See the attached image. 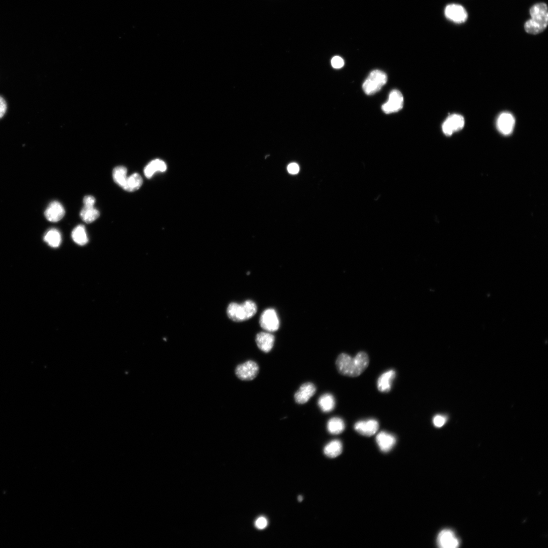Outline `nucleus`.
<instances>
[{"instance_id": "nucleus-1", "label": "nucleus", "mask_w": 548, "mask_h": 548, "mask_svg": "<svg viewBox=\"0 0 548 548\" xmlns=\"http://www.w3.org/2000/svg\"><path fill=\"white\" fill-rule=\"evenodd\" d=\"M369 362L367 355L364 352L358 353L354 358L348 354H342L338 357L336 365L342 375L357 377L368 367Z\"/></svg>"}, {"instance_id": "nucleus-2", "label": "nucleus", "mask_w": 548, "mask_h": 548, "mask_svg": "<svg viewBox=\"0 0 548 548\" xmlns=\"http://www.w3.org/2000/svg\"><path fill=\"white\" fill-rule=\"evenodd\" d=\"M531 19L525 24L526 32L537 35L544 32L548 24V8L544 3H539L533 6L530 11Z\"/></svg>"}, {"instance_id": "nucleus-3", "label": "nucleus", "mask_w": 548, "mask_h": 548, "mask_svg": "<svg viewBox=\"0 0 548 548\" xmlns=\"http://www.w3.org/2000/svg\"><path fill=\"white\" fill-rule=\"evenodd\" d=\"M257 310L256 304L252 301L248 300L241 304L236 303L230 304L227 307V314L230 320L236 322H241L252 318Z\"/></svg>"}, {"instance_id": "nucleus-4", "label": "nucleus", "mask_w": 548, "mask_h": 548, "mask_svg": "<svg viewBox=\"0 0 548 548\" xmlns=\"http://www.w3.org/2000/svg\"><path fill=\"white\" fill-rule=\"evenodd\" d=\"M386 74L379 70L372 71L363 85L365 94L372 95L378 92L387 81Z\"/></svg>"}, {"instance_id": "nucleus-5", "label": "nucleus", "mask_w": 548, "mask_h": 548, "mask_svg": "<svg viewBox=\"0 0 548 548\" xmlns=\"http://www.w3.org/2000/svg\"><path fill=\"white\" fill-rule=\"evenodd\" d=\"M259 368L256 363L248 361L238 365L236 368L237 377L243 381H251L257 376Z\"/></svg>"}, {"instance_id": "nucleus-6", "label": "nucleus", "mask_w": 548, "mask_h": 548, "mask_svg": "<svg viewBox=\"0 0 548 548\" xmlns=\"http://www.w3.org/2000/svg\"><path fill=\"white\" fill-rule=\"evenodd\" d=\"M259 323L263 329L270 333L277 331L280 327L278 315L273 309L265 310L261 315Z\"/></svg>"}, {"instance_id": "nucleus-7", "label": "nucleus", "mask_w": 548, "mask_h": 548, "mask_svg": "<svg viewBox=\"0 0 548 548\" xmlns=\"http://www.w3.org/2000/svg\"><path fill=\"white\" fill-rule=\"evenodd\" d=\"M445 15L448 19L457 24L465 22L468 18L466 9L463 6L457 4L447 5L445 9Z\"/></svg>"}, {"instance_id": "nucleus-8", "label": "nucleus", "mask_w": 548, "mask_h": 548, "mask_svg": "<svg viewBox=\"0 0 548 548\" xmlns=\"http://www.w3.org/2000/svg\"><path fill=\"white\" fill-rule=\"evenodd\" d=\"M465 124V119L463 116L459 114H452L444 122L442 125L443 132L446 136H450L454 133L462 130Z\"/></svg>"}, {"instance_id": "nucleus-9", "label": "nucleus", "mask_w": 548, "mask_h": 548, "mask_svg": "<svg viewBox=\"0 0 548 548\" xmlns=\"http://www.w3.org/2000/svg\"><path fill=\"white\" fill-rule=\"evenodd\" d=\"M403 106V97L398 90L392 91L386 103L382 106L383 111L386 114H391L400 110Z\"/></svg>"}, {"instance_id": "nucleus-10", "label": "nucleus", "mask_w": 548, "mask_h": 548, "mask_svg": "<svg viewBox=\"0 0 548 548\" xmlns=\"http://www.w3.org/2000/svg\"><path fill=\"white\" fill-rule=\"evenodd\" d=\"M379 428L378 422L374 419L360 421L355 425V429L358 433L366 437H371L376 434Z\"/></svg>"}, {"instance_id": "nucleus-11", "label": "nucleus", "mask_w": 548, "mask_h": 548, "mask_svg": "<svg viewBox=\"0 0 548 548\" xmlns=\"http://www.w3.org/2000/svg\"><path fill=\"white\" fill-rule=\"evenodd\" d=\"M515 125V120L513 115L509 112H504L500 115L497 126L499 132L504 135L508 136L512 133Z\"/></svg>"}, {"instance_id": "nucleus-12", "label": "nucleus", "mask_w": 548, "mask_h": 548, "mask_svg": "<svg viewBox=\"0 0 548 548\" xmlns=\"http://www.w3.org/2000/svg\"><path fill=\"white\" fill-rule=\"evenodd\" d=\"M437 544L442 548H456L459 546V542L452 531L444 530L438 535Z\"/></svg>"}, {"instance_id": "nucleus-13", "label": "nucleus", "mask_w": 548, "mask_h": 548, "mask_svg": "<svg viewBox=\"0 0 548 548\" xmlns=\"http://www.w3.org/2000/svg\"><path fill=\"white\" fill-rule=\"evenodd\" d=\"M316 388L314 384L307 382L302 384L295 394V400L299 404H304L315 394Z\"/></svg>"}, {"instance_id": "nucleus-14", "label": "nucleus", "mask_w": 548, "mask_h": 548, "mask_svg": "<svg viewBox=\"0 0 548 548\" xmlns=\"http://www.w3.org/2000/svg\"><path fill=\"white\" fill-rule=\"evenodd\" d=\"M65 210L62 205L57 201L49 204L45 212L46 219L52 222H58L65 216Z\"/></svg>"}, {"instance_id": "nucleus-15", "label": "nucleus", "mask_w": 548, "mask_h": 548, "mask_svg": "<svg viewBox=\"0 0 548 548\" xmlns=\"http://www.w3.org/2000/svg\"><path fill=\"white\" fill-rule=\"evenodd\" d=\"M275 342L274 336L270 332H261L256 337V343L259 350L268 353L272 350Z\"/></svg>"}, {"instance_id": "nucleus-16", "label": "nucleus", "mask_w": 548, "mask_h": 548, "mask_svg": "<svg viewBox=\"0 0 548 548\" xmlns=\"http://www.w3.org/2000/svg\"><path fill=\"white\" fill-rule=\"evenodd\" d=\"M395 437L385 431L380 432L376 437V442L380 449L384 452L390 451L396 443Z\"/></svg>"}, {"instance_id": "nucleus-17", "label": "nucleus", "mask_w": 548, "mask_h": 548, "mask_svg": "<svg viewBox=\"0 0 548 548\" xmlns=\"http://www.w3.org/2000/svg\"><path fill=\"white\" fill-rule=\"evenodd\" d=\"M395 376L396 372L393 369L389 370L382 374L377 381L378 390L381 392L390 391Z\"/></svg>"}, {"instance_id": "nucleus-18", "label": "nucleus", "mask_w": 548, "mask_h": 548, "mask_svg": "<svg viewBox=\"0 0 548 548\" xmlns=\"http://www.w3.org/2000/svg\"><path fill=\"white\" fill-rule=\"evenodd\" d=\"M167 170V165L162 160L156 159L150 162L144 169V175L148 179H151L157 172H164Z\"/></svg>"}, {"instance_id": "nucleus-19", "label": "nucleus", "mask_w": 548, "mask_h": 548, "mask_svg": "<svg viewBox=\"0 0 548 548\" xmlns=\"http://www.w3.org/2000/svg\"><path fill=\"white\" fill-rule=\"evenodd\" d=\"M318 405L323 412L325 413L330 412L335 407L336 401L335 397L331 393H325L320 397Z\"/></svg>"}, {"instance_id": "nucleus-20", "label": "nucleus", "mask_w": 548, "mask_h": 548, "mask_svg": "<svg viewBox=\"0 0 548 548\" xmlns=\"http://www.w3.org/2000/svg\"><path fill=\"white\" fill-rule=\"evenodd\" d=\"M325 454L329 458H334L339 456L343 451L342 442L335 440L328 443L324 448Z\"/></svg>"}, {"instance_id": "nucleus-21", "label": "nucleus", "mask_w": 548, "mask_h": 548, "mask_svg": "<svg viewBox=\"0 0 548 548\" xmlns=\"http://www.w3.org/2000/svg\"><path fill=\"white\" fill-rule=\"evenodd\" d=\"M72 237L76 244L81 246L87 244L89 241L85 227L82 225H78L73 229Z\"/></svg>"}, {"instance_id": "nucleus-22", "label": "nucleus", "mask_w": 548, "mask_h": 548, "mask_svg": "<svg viewBox=\"0 0 548 548\" xmlns=\"http://www.w3.org/2000/svg\"><path fill=\"white\" fill-rule=\"evenodd\" d=\"M345 428V424L342 419L339 417H333L330 419L327 424V429L330 434L339 435L342 433Z\"/></svg>"}, {"instance_id": "nucleus-23", "label": "nucleus", "mask_w": 548, "mask_h": 548, "mask_svg": "<svg viewBox=\"0 0 548 548\" xmlns=\"http://www.w3.org/2000/svg\"><path fill=\"white\" fill-rule=\"evenodd\" d=\"M80 215L83 221L91 223L99 218L100 212L94 207L84 206L80 212Z\"/></svg>"}, {"instance_id": "nucleus-24", "label": "nucleus", "mask_w": 548, "mask_h": 548, "mask_svg": "<svg viewBox=\"0 0 548 548\" xmlns=\"http://www.w3.org/2000/svg\"><path fill=\"white\" fill-rule=\"evenodd\" d=\"M143 183L141 177L138 173H134L128 178L123 189L127 191L132 192L139 189Z\"/></svg>"}, {"instance_id": "nucleus-25", "label": "nucleus", "mask_w": 548, "mask_h": 548, "mask_svg": "<svg viewBox=\"0 0 548 548\" xmlns=\"http://www.w3.org/2000/svg\"><path fill=\"white\" fill-rule=\"evenodd\" d=\"M44 241L52 247H58L61 243V235L59 230L51 229L44 236Z\"/></svg>"}, {"instance_id": "nucleus-26", "label": "nucleus", "mask_w": 548, "mask_h": 548, "mask_svg": "<svg viewBox=\"0 0 548 548\" xmlns=\"http://www.w3.org/2000/svg\"><path fill=\"white\" fill-rule=\"evenodd\" d=\"M127 169L124 166L115 167L113 171V178L115 183L123 188L127 177Z\"/></svg>"}, {"instance_id": "nucleus-27", "label": "nucleus", "mask_w": 548, "mask_h": 548, "mask_svg": "<svg viewBox=\"0 0 548 548\" xmlns=\"http://www.w3.org/2000/svg\"><path fill=\"white\" fill-rule=\"evenodd\" d=\"M268 525V522L267 519L265 517H260L256 519L255 523V526L256 529L259 530H263L266 529Z\"/></svg>"}, {"instance_id": "nucleus-28", "label": "nucleus", "mask_w": 548, "mask_h": 548, "mask_svg": "<svg viewBox=\"0 0 548 548\" xmlns=\"http://www.w3.org/2000/svg\"><path fill=\"white\" fill-rule=\"evenodd\" d=\"M332 65L335 69H340L344 66V62L342 57L336 56L332 60Z\"/></svg>"}, {"instance_id": "nucleus-29", "label": "nucleus", "mask_w": 548, "mask_h": 548, "mask_svg": "<svg viewBox=\"0 0 548 548\" xmlns=\"http://www.w3.org/2000/svg\"><path fill=\"white\" fill-rule=\"evenodd\" d=\"M96 203L95 198L92 195L85 196L83 198L84 206L94 207Z\"/></svg>"}, {"instance_id": "nucleus-30", "label": "nucleus", "mask_w": 548, "mask_h": 548, "mask_svg": "<svg viewBox=\"0 0 548 548\" xmlns=\"http://www.w3.org/2000/svg\"><path fill=\"white\" fill-rule=\"evenodd\" d=\"M446 421V418L442 415H436L433 419V423L435 426L441 427L443 426Z\"/></svg>"}, {"instance_id": "nucleus-31", "label": "nucleus", "mask_w": 548, "mask_h": 548, "mask_svg": "<svg viewBox=\"0 0 548 548\" xmlns=\"http://www.w3.org/2000/svg\"><path fill=\"white\" fill-rule=\"evenodd\" d=\"M6 110V103L2 97H0V119H1L4 116Z\"/></svg>"}, {"instance_id": "nucleus-32", "label": "nucleus", "mask_w": 548, "mask_h": 548, "mask_svg": "<svg viewBox=\"0 0 548 548\" xmlns=\"http://www.w3.org/2000/svg\"><path fill=\"white\" fill-rule=\"evenodd\" d=\"M287 170L288 172L292 175H297L299 172L300 168L298 164L292 163L288 165Z\"/></svg>"}, {"instance_id": "nucleus-33", "label": "nucleus", "mask_w": 548, "mask_h": 548, "mask_svg": "<svg viewBox=\"0 0 548 548\" xmlns=\"http://www.w3.org/2000/svg\"><path fill=\"white\" fill-rule=\"evenodd\" d=\"M303 500V497H302L301 496H299V497H298V501H299L300 502H302Z\"/></svg>"}]
</instances>
